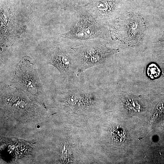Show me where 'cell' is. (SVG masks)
Segmentation results:
<instances>
[{"label": "cell", "instance_id": "obj_6", "mask_svg": "<svg viewBox=\"0 0 164 164\" xmlns=\"http://www.w3.org/2000/svg\"><path fill=\"white\" fill-rule=\"evenodd\" d=\"M64 102L66 106L71 108H86L95 103L94 93L89 89L82 87L66 89Z\"/></svg>", "mask_w": 164, "mask_h": 164}, {"label": "cell", "instance_id": "obj_7", "mask_svg": "<svg viewBox=\"0 0 164 164\" xmlns=\"http://www.w3.org/2000/svg\"><path fill=\"white\" fill-rule=\"evenodd\" d=\"M147 74L151 79H155L158 77L160 74L161 70L156 64L152 63L149 65L147 69Z\"/></svg>", "mask_w": 164, "mask_h": 164}, {"label": "cell", "instance_id": "obj_1", "mask_svg": "<svg viewBox=\"0 0 164 164\" xmlns=\"http://www.w3.org/2000/svg\"><path fill=\"white\" fill-rule=\"evenodd\" d=\"M72 49L77 64V76L90 68L103 63L118 51V49L108 47L99 42L93 41L77 45Z\"/></svg>", "mask_w": 164, "mask_h": 164}, {"label": "cell", "instance_id": "obj_3", "mask_svg": "<svg viewBox=\"0 0 164 164\" xmlns=\"http://www.w3.org/2000/svg\"><path fill=\"white\" fill-rule=\"evenodd\" d=\"M145 28L143 19L141 16L128 13L118 19L115 31L120 40L128 45H134L142 38Z\"/></svg>", "mask_w": 164, "mask_h": 164}, {"label": "cell", "instance_id": "obj_4", "mask_svg": "<svg viewBox=\"0 0 164 164\" xmlns=\"http://www.w3.org/2000/svg\"><path fill=\"white\" fill-rule=\"evenodd\" d=\"M99 24L89 14L82 15L72 28L60 36L77 40H86L101 37L102 29Z\"/></svg>", "mask_w": 164, "mask_h": 164}, {"label": "cell", "instance_id": "obj_5", "mask_svg": "<svg viewBox=\"0 0 164 164\" xmlns=\"http://www.w3.org/2000/svg\"><path fill=\"white\" fill-rule=\"evenodd\" d=\"M47 64L56 68L60 74L64 77H69L73 74L76 75L77 64L72 48L54 50L51 54Z\"/></svg>", "mask_w": 164, "mask_h": 164}, {"label": "cell", "instance_id": "obj_2", "mask_svg": "<svg viewBox=\"0 0 164 164\" xmlns=\"http://www.w3.org/2000/svg\"><path fill=\"white\" fill-rule=\"evenodd\" d=\"M10 85L29 96L37 97L43 94L36 65L28 58H23L19 63Z\"/></svg>", "mask_w": 164, "mask_h": 164}]
</instances>
